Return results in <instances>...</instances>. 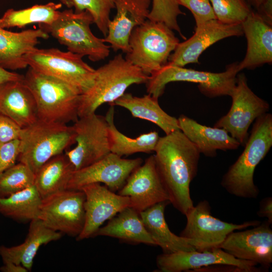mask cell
I'll use <instances>...</instances> for the list:
<instances>
[{"label": "cell", "instance_id": "6da1fadb", "mask_svg": "<svg viewBox=\"0 0 272 272\" xmlns=\"http://www.w3.org/2000/svg\"><path fill=\"white\" fill-rule=\"evenodd\" d=\"M154 152L156 168L170 202L185 215L194 206L190 184L197 174L200 153L180 129L160 137Z\"/></svg>", "mask_w": 272, "mask_h": 272}, {"label": "cell", "instance_id": "7a4b0ae2", "mask_svg": "<svg viewBox=\"0 0 272 272\" xmlns=\"http://www.w3.org/2000/svg\"><path fill=\"white\" fill-rule=\"evenodd\" d=\"M245 148L223 176L221 186L230 194L256 198L258 188L254 183L255 169L272 146V115L266 113L255 120Z\"/></svg>", "mask_w": 272, "mask_h": 272}, {"label": "cell", "instance_id": "3957f363", "mask_svg": "<svg viewBox=\"0 0 272 272\" xmlns=\"http://www.w3.org/2000/svg\"><path fill=\"white\" fill-rule=\"evenodd\" d=\"M23 82L34 97L39 119L65 124L78 120L82 93L78 87L30 67Z\"/></svg>", "mask_w": 272, "mask_h": 272}, {"label": "cell", "instance_id": "277c9868", "mask_svg": "<svg viewBox=\"0 0 272 272\" xmlns=\"http://www.w3.org/2000/svg\"><path fill=\"white\" fill-rule=\"evenodd\" d=\"M149 76L119 53L95 70L92 85L81 94L78 116L95 113L103 104H112L131 85L146 83Z\"/></svg>", "mask_w": 272, "mask_h": 272}, {"label": "cell", "instance_id": "5b68a950", "mask_svg": "<svg viewBox=\"0 0 272 272\" xmlns=\"http://www.w3.org/2000/svg\"><path fill=\"white\" fill-rule=\"evenodd\" d=\"M19 140L18 161L35 174L47 161L75 144V133L72 125L38 119L21 129Z\"/></svg>", "mask_w": 272, "mask_h": 272}, {"label": "cell", "instance_id": "8992f818", "mask_svg": "<svg viewBox=\"0 0 272 272\" xmlns=\"http://www.w3.org/2000/svg\"><path fill=\"white\" fill-rule=\"evenodd\" d=\"M92 23L93 17L88 11L77 13L70 9L60 11L52 23L38 26L66 46L68 51L87 56L90 60L97 62L109 56L110 47L103 38L94 35L90 29Z\"/></svg>", "mask_w": 272, "mask_h": 272}, {"label": "cell", "instance_id": "52a82bcc", "mask_svg": "<svg viewBox=\"0 0 272 272\" xmlns=\"http://www.w3.org/2000/svg\"><path fill=\"white\" fill-rule=\"evenodd\" d=\"M172 30L163 22L147 20L132 31L125 58L150 75L168 62L179 43Z\"/></svg>", "mask_w": 272, "mask_h": 272}, {"label": "cell", "instance_id": "ba28073f", "mask_svg": "<svg viewBox=\"0 0 272 272\" xmlns=\"http://www.w3.org/2000/svg\"><path fill=\"white\" fill-rule=\"evenodd\" d=\"M238 64V62L232 63L227 66L224 72L215 73L187 69L168 62L149 76L146 83L147 91L158 99L163 94L167 84L184 81L198 84L200 92L210 98L230 96L239 72Z\"/></svg>", "mask_w": 272, "mask_h": 272}, {"label": "cell", "instance_id": "9c48e42d", "mask_svg": "<svg viewBox=\"0 0 272 272\" xmlns=\"http://www.w3.org/2000/svg\"><path fill=\"white\" fill-rule=\"evenodd\" d=\"M84 56L55 48H33L23 56L28 66L41 73L68 82L82 93L92 84L95 70L85 62Z\"/></svg>", "mask_w": 272, "mask_h": 272}, {"label": "cell", "instance_id": "30bf717a", "mask_svg": "<svg viewBox=\"0 0 272 272\" xmlns=\"http://www.w3.org/2000/svg\"><path fill=\"white\" fill-rule=\"evenodd\" d=\"M230 96L232 103L229 111L216 122L214 127L225 129L244 146L248 138L250 125L257 118L268 111L269 105L248 87L243 73L237 74L236 85Z\"/></svg>", "mask_w": 272, "mask_h": 272}, {"label": "cell", "instance_id": "8fae6325", "mask_svg": "<svg viewBox=\"0 0 272 272\" xmlns=\"http://www.w3.org/2000/svg\"><path fill=\"white\" fill-rule=\"evenodd\" d=\"M85 200L81 190L56 192L42 199L38 219L53 231L77 237L85 224Z\"/></svg>", "mask_w": 272, "mask_h": 272}, {"label": "cell", "instance_id": "7c38bea8", "mask_svg": "<svg viewBox=\"0 0 272 272\" xmlns=\"http://www.w3.org/2000/svg\"><path fill=\"white\" fill-rule=\"evenodd\" d=\"M207 200L199 201L185 215L187 222L180 236L193 241L196 250L203 251L220 248L227 236L235 230L256 226L259 221H250L236 224L223 221L213 217Z\"/></svg>", "mask_w": 272, "mask_h": 272}, {"label": "cell", "instance_id": "4fadbf2b", "mask_svg": "<svg viewBox=\"0 0 272 272\" xmlns=\"http://www.w3.org/2000/svg\"><path fill=\"white\" fill-rule=\"evenodd\" d=\"M72 126L76 146L65 151V154L75 170L100 160L111 152L105 116L94 113L79 117Z\"/></svg>", "mask_w": 272, "mask_h": 272}, {"label": "cell", "instance_id": "5bb4252c", "mask_svg": "<svg viewBox=\"0 0 272 272\" xmlns=\"http://www.w3.org/2000/svg\"><path fill=\"white\" fill-rule=\"evenodd\" d=\"M142 163L141 158L124 159L110 152L100 160L74 171L66 189L80 190L89 184L102 183L111 191H118Z\"/></svg>", "mask_w": 272, "mask_h": 272}, {"label": "cell", "instance_id": "9a60e30c", "mask_svg": "<svg viewBox=\"0 0 272 272\" xmlns=\"http://www.w3.org/2000/svg\"><path fill=\"white\" fill-rule=\"evenodd\" d=\"M118 193L128 197L129 207L139 213L159 202H170L158 172L154 155L148 158L130 174Z\"/></svg>", "mask_w": 272, "mask_h": 272}, {"label": "cell", "instance_id": "2e32d148", "mask_svg": "<svg viewBox=\"0 0 272 272\" xmlns=\"http://www.w3.org/2000/svg\"><path fill=\"white\" fill-rule=\"evenodd\" d=\"M80 190L85 195V221L77 240L93 237L104 222L130 206L128 197L116 194L99 183L86 185Z\"/></svg>", "mask_w": 272, "mask_h": 272}, {"label": "cell", "instance_id": "e0dca14e", "mask_svg": "<svg viewBox=\"0 0 272 272\" xmlns=\"http://www.w3.org/2000/svg\"><path fill=\"white\" fill-rule=\"evenodd\" d=\"M267 221L253 228L230 233L220 248L234 257L268 269L272 263V230Z\"/></svg>", "mask_w": 272, "mask_h": 272}, {"label": "cell", "instance_id": "ac0fdd59", "mask_svg": "<svg viewBox=\"0 0 272 272\" xmlns=\"http://www.w3.org/2000/svg\"><path fill=\"white\" fill-rule=\"evenodd\" d=\"M156 263L159 271L161 272L193 271L218 264L236 265L246 272L259 271L263 269L256 267V263L237 259L219 247L203 251L163 253L157 256Z\"/></svg>", "mask_w": 272, "mask_h": 272}, {"label": "cell", "instance_id": "d6986e66", "mask_svg": "<svg viewBox=\"0 0 272 272\" xmlns=\"http://www.w3.org/2000/svg\"><path fill=\"white\" fill-rule=\"evenodd\" d=\"M243 34L241 24H225L217 19L208 21L196 26L190 38L179 43L168 62L179 66L198 63L199 56L213 44L227 37Z\"/></svg>", "mask_w": 272, "mask_h": 272}, {"label": "cell", "instance_id": "ffe728a7", "mask_svg": "<svg viewBox=\"0 0 272 272\" xmlns=\"http://www.w3.org/2000/svg\"><path fill=\"white\" fill-rule=\"evenodd\" d=\"M152 0H114L116 15L110 20L108 32L103 39L114 51H130L129 39L136 27L148 19Z\"/></svg>", "mask_w": 272, "mask_h": 272}, {"label": "cell", "instance_id": "44dd1931", "mask_svg": "<svg viewBox=\"0 0 272 272\" xmlns=\"http://www.w3.org/2000/svg\"><path fill=\"white\" fill-rule=\"evenodd\" d=\"M247 42L244 59L238 63L239 71L253 70L272 62V27L259 14L252 11L241 24Z\"/></svg>", "mask_w": 272, "mask_h": 272}, {"label": "cell", "instance_id": "7402d4cb", "mask_svg": "<svg viewBox=\"0 0 272 272\" xmlns=\"http://www.w3.org/2000/svg\"><path fill=\"white\" fill-rule=\"evenodd\" d=\"M0 112L22 128L38 119L35 99L23 80L8 82L0 86Z\"/></svg>", "mask_w": 272, "mask_h": 272}, {"label": "cell", "instance_id": "603a6c76", "mask_svg": "<svg viewBox=\"0 0 272 272\" xmlns=\"http://www.w3.org/2000/svg\"><path fill=\"white\" fill-rule=\"evenodd\" d=\"M180 130L198 149L200 153L209 157L217 155V150H232L240 144L224 129L202 125L181 115L177 118Z\"/></svg>", "mask_w": 272, "mask_h": 272}, {"label": "cell", "instance_id": "cb8c5ba5", "mask_svg": "<svg viewBox=\"0 0 272 272\" xmlns=\"http://www.w3.org/2000/svg\"><path fill=\"white\" fill-rule=\"evenodd\" d=\"M49 37L39 28L13 32L0 27V66L11 71L25 69L24 55L36 47L39 39Z\"/></svg>", "mask_w": 272, "mask_h": 272}, {"label": "cell", "instance_id": "d4e9b609", "mask_svg": "<svg viewBox=\"0 0 272 272\" xmlns=\"http://www.w3.org/2000/svg\"><path fill=\"white\" fill-rule=\"evenodd\" d=\"M61 236V233L48 228L40 219H34L30 221L28 233L24 242L10 247L1 246L0 256L3 263L11 262L21 264L30 271L40 246L56 241Z\"/></svg>", "mask_w": 272, "mask_h": 272}, {"label": "cell", "instance_id": "484cf974", "mask_svg": "<svg viewBox=\"0 0 272 272\" xmlns=\"http://www.w3.org/2000/svg\"><path fill=\"white\" fill-rule=\"evenodd\" d=\"M170 203L162 201L140 213L146 228L164 253L196 250L191 239L177 236L170 231L164 216L165 208Z\"/></svg>", "mask_w": 272, "mask_h": 272}, {"label": "cell", "instance_id": "4316f807", "mask_svg": "<svg viewBox=\"0 0 272 272\" xmlns=\"http://www.w3.org/2000/svg\"><path fill=\"white\" fill-rule=\"evenodd\" d=\"M104 236L117 238L125 242L157 246L146 228L140 213L127 207L100 227L93 237Z\"/></svg>", "mask_w": 272, "mask_h": 272}, {"label": "cell", "instance_id": "83f0119b", "mask_svg": "<svg viewBox=\"0 0 272 272\" xmlns=\"http://www.w3.org/2000/svg\"><path fill=\"white\" fill-rule=\"evenodd\" d=\"M110 105L123 107L133 117L155 124L165 134L180 129L177 118L165 112L160 106L158 99L149 94L139 97L125 93Z\"/></svg>", "mask_w": 272, "mask_h": 272}, {"label": "cell", "instance_id": "f1b7e54d", "mask_svg": "<svg viewBox=\"0 0 272 272\" xmlns=\"http://www.w3.org/2000/svg\"><path fill=\"white\" fill-rule=\"evenodd\" d=\"M75 168L65 153L45 163L35 173L34 186L42 199L66 189Z\"/></svg>", "mask_w": 272, "mask_h": 272}, {"label": "cell", "instance_id": "f546056e", "mask_svg": "<svg viewBox=\"0 0 272 272\" xmlns=\"http://www.w3.org/2000/svg\"><path fill=\"white\" fill-rule=\"evenodd\" d=\"M110 106L105 116L108 124L110 152L120 157L137 153L154 152L160 138L158 132L151 131L136 138L123 134L114 124V106Z\"/></svg>", "mask_w": 272, "mask_h": 272}, {"label": "cell", "instance_id": "4dcf8cb0", "mask_svg": "<svg viewBox=\"0 0 272 272\" xmlns=\"http://www.w3.org/2000/svg\"><path fill=\"white\" fill-rule=\"evenodd\" d=\"M42 198L34 185L7 197H0V213L17 221L38 219Z\"/></svg>", "mask_w": 272, "mask_h": 272}, {"label": "cell", "instance_id": "1f68e13d", "mask_svg": "<svg viewBox=\"0 0 272 272\" xmlns=\"http://www.w3.org/2000/svg\"><path fill=\"white\" fill-rule=\"evenodd\" d=\"M61 7V3L49 2L21 10L10 9L0 18V27L22 28L33 23L50 24L58 17Z\"/></svg>", "mask_w": 272, "mask_h": 272}, {"label": "cell", "instance_id": "d6a6232c", "mask_svg": "<svg viewBox=\"0 0 272 272\" xmlns=\"http://www.w3.org/2000/svg\"><path fill=\"white\" fill-rule=\"evenodd\" d=\"M61 4L71 9L74 8L75 12L88 11L92 16L94 23L104 37L108 32L110 21V14L115 8L114 0H59Z\"/></svg>", "mask_w": 272, "mask_h": 272}, {"label": "cell", "instance_id": "836d02e7", "mask_svg": "<svg viewBox=\"0 0 272 272\" xmlns=\"http://www.w3.org/2000/svg\"><path fill=\"white\" fill-rule=\"evenodd\" d=\"M35 174L19 162L0 173V197H7L34 185Z\"/></svg>", "mask_w": 272, "mask_h": 272}, {"label": "cell", "instance_id": "e575fe53", "mask_svg": "<svg viewBox=\"0 0 272 272\" xmlns=\"http://www.w3.org/2000/svg\"><path fill=\"white\" fill-rule=\"evenodd\" d=\"M210 1L216 19L225 24H241L252 11L246 0Z\"/></svg>", "mask_w": 272, "mask_h": 272}, {"label": "cell", "instance_id": "d590c367", "mask_svg": "<svg viewBox=\"0 0 272 272\" xmlns=\"http://www.w3.org/2000/svg\"><path fill=\"white\" fill-rule=\"evenodd\" d=\"M152 8L148 20L163 22L172 29L178 28L177 17L185 15L177 0H152Z\"/></svg>", "mask_w": 272, "mask_h": 272}, {"label": "cell", "instance_id": "8d00e7d4", "mask_svg": "<svg viewBox=\"0 0 272 272\" xmlns=\"http://www.w3.org/2000/svg\"><path fill=\"white\" fill-rule=\"evenodd\" d=\"M179 5L187 8L192 13L196 26L216 19L210 0H177Z\"/></svg>", "mask_w": 272, "mask_h": 272}, {"label": "cell", "instance_id": "74e56055", "mask_svg": "<svg viewBox=\"0 0 272 272\" xmlns=\"http://www.w3.org/2000/svg\"><path fill=\"white\" fill-rule=\"evenodd\" d=\"M19 153V139L0 144V173L16 164Z\"/></svg>", "mask_w": 272, "mask_h": 272}, {"label": "cell", "instance_id": "f35d334b", "mask_svg": "<svg viewBox=\"0 0 272 272\" xmlns=\"http://www.w3.org/2000/svg\"><path fill=\"white\" fill-rule=\"evenodd\" d=\"M21 129L13 120L0 112V144L19 139Z\"/></svg>", "mask_w": 272, "mask_h": 272}, {"label": "cell", "instance_id": "ab89813d", "mask_svg": "<svg viewBox=\"0 0 272 272\" xmlns=\"http://www.w3.org/2000/svg\"><path fill=\"white\" fill-rule=\"evenodd\" d=\"M242 271L246 272L243 268L236 265L225 264H218L201 267L193 271Z\"/></svg>", "mask_w": 272, "mask_h": 272}, {"label": "cell", "instance_id": "60d3db41", "mask_svg": "<svg viewBox=\"0 0 272 272\" xmlns=\"http://www.w3.org/2000/svg\"><path fill=\"white\" fill-rule=\"evenodd\" d=\"M260 217L267 218V221L272 223V198L267 197L260 201L259 209L257 213Z\"/></svg>", "mask_w": 272, "mask_h": 272}, {"label": "cell", "instance_id": "b9f144b4", "mask_svg": "<svg viewBox=\"0 0 272 272\" xmlns=\"http://www.w3.org/2000/svg\"><path fill=\"white\" fill-rule=\"evenodd\" d=\"M23 79L24 75L9 71L0 66V86L8 82L22 80Z\"/></svg>", "mask_w": 272, "mask_h": 272}, {"label": "cell", "instance_id": "7bdbcfd3", "mask_svg": "<svg viewBox=\"0 0 272 272\" xmlns=\"http://www.w3.org/2000/svg\"><path fill=\"white\" fill-rule=\"evenodd\" d=\"M3 272H27L28 270L21 264H16L11 262H4L0 267Z\"/></svg>", "mask_w": 272, "mask_h": 272}, {"label": "cell", "instance_id": "ee69618b", "mask_svg": "<svg viewBox=\"0 0 272 272\" xmlns=\"http://www.w3.org/2000/svg\"><path fill=\"white\" fill-rule=\"evenodd\" d=\"M249 5L251 7H253L256 10V12H258L260 9L262 5L267 0H246Z\"/></svg>", "mask_w": 272, "mask_h": 272}]
</instances>
